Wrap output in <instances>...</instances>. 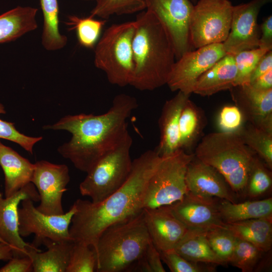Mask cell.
Returning <instances> with one entry per match:
<instances>
[{
    "instance_id": "cell-15",
    "label": "cell",
    "mask_w": 272,
    "mask_h": 272,
    "mask_svg": "<svg viewBox=\"0 0 272 272\" xmlns=\"http://www.w3.org/2000/svg\"><path fill=\"white\" fill-rule=\"evenodd\" d=\"M26 198L34 202L40 200L39 193L32 182L9 197H4L0 191V242L13 248V257L27 256L28 249L32 245L25 242L18 231L19 205Z\"/></svg>"
},
{
    "instance_id": "cell-17",
    "label": "cell",
    "mask_w": 272,
    "mask_h": 272,
    "mask_svg": "<svg viewBox=\"0 0 272 272\" xmlns=\"http://www.w3.org/2000/svg\"><path fill=\"white\" fill-rule=\"evenodd\" d=\"M230 91L244 120L272 133V89L260 90L248 83L234 86Z\"/></svg>"
},
{
    "instance_id": "cell-40",
    "label": "cell",
    "mask_w": 272,
    "mask_h": 272,
    "mask_svg": "<svg viewBox=\"0 0 272 272\" xmlns=\"http://www.w3.org/2000/svg\"><path fill=\"white\" fill-rule=\"evenodd\" d=\"M159 251L151 241L143 255L128 271L165 272Z\"/></svg>"
},
{
    "instance_id": "cell-46",
    "label": "cell",
    "mask_w": 272,
    "mask_h": 272,
    "mask_svg": "<svg viewBox=\"0 0 272 272\" xmlns=\"http://www.w3.org/2000/svg\"><path fill=\"white\" fill-rule=\"evenodd\" d=\"M13 257V248L7 244L0 242V260H9Z\"/></svg>"
},
{
    "instance_id": "cell-20",
    "label": "cell",
    "mask_w": 272,
    "mask_h": 272,
    "mask_svg": "<svg viewBox=\"0 0 272 272\" xmlns=\"http://www.w3.org/2000/svg\"><path fill=\"white\" fill-rule=\"evenodd\" d=\"M190 95L181 91L165 103L159 119L160 141L154 150L162 158L180 149L179 125L180 114Z\"/></svg>"
},
{
    "instance_id": "cell-4",
    "label": "cell",
    "mask_w": 272,
    "mask_h": 272,
    "mask_svg": "<svg viewBox=\"0 0 272 272\" xmlns=\"http://www.w3.org/2000/svg\"><path fill=\"white\" fill-rule=\"evenodd\" d=\"M151 241L143 211L111 225L102 233L98 240L95 250L97 271H128L143 255Z\"/></svg>"
},
{
    "instance_id": "cell-5",
    "label": "cell",
    "mask_w": 272,
    "mask_h": 272,
    "mask_svg": "<svg viewBox=\"0 0 272 272\" xmlns=\"http://www.w3.org/2000/svg\"><path fill=\"white\" fill-rule=\"evenodd\" d=\"M196 158L215 168L233 191L246 189L256 154L236 131H221L204 136L195 149Z\"/></svg>"
},
{
    "instance_id": "cell-36",
    "label": "cell",
    "mask_w": 272,
    "mask_h": 272,
    "mask_svg": "<svg viewBox=\"0 0 272 272\" xmlns=\"http://www.w3.org/2000/svg\"><path fill=\"white\" fill-rule=\"evenodd\" d=\"M267 51L257 47L234 54L237 70L234 86L249 83L251 74L257 63Z\"/></svg>"
},
{
    "instance_id": "cell-37",
    "label": "cell",
    "mask_w": 272,
    "mask_h": 272,
    "mask_svg": "<svg viewBox=\"0 0 272 272\" xmlns=\"http://www.w3.org/2000/svg\"><path fill=\"white\" fill-rule=\"evenodd\" d=\"M267 167L256 155L251 167L246 187L250 197L261 195L271 187V175Z\"/></svg>"
},
{
    "instance_id": "cell-44",
    "label": "cell",
    "mask_w": 272,
    "mask_h": 272,
    "mask_svg": "<svg viewBox=\"0 0 272 272\" xmlns=\"http://www.w3.org/2000/svg\"><path fill=\"white\" fill-rule=\"evenodd\" d=\"M270 69H272L271 50L267 51L260 59L251 74L249 83Z\"/></svg>"
},
{
    "instance_id": "cell-3",
    "label": "cell",
    "mask_w": 272,
    "mask_h": 272,
    "mask_svg": "<svg viewBox=\"0 0 272 272\" xmlns=\"http://www.w3.org/2000/svg\"><path fill=\"white\" fill-rule=\"evenodd\" d=\"M146 10L135 20L134 72L130 85L140 91H153L167 84L175 54L166 28L151 11Z\"/></svg>"
},
{
    "instance_id": "cell-16",
    "label": "cell",
    "mask_w": 272,
    "mask_h": 272,
    "mask_svg": "<svg viewBox=\"0 0 272 272\" xmlns=\"http://www.w3.org/2000/svg\"><path fill=\"white\" fill-rule=\"evenodd\" d=\"M168 206L189 229L207 231L224 226L214 197L201 196L188 191L181 200Z\"/></svg>"
},
{
    "instance_id": "cell-6",
    "label": "cell",
    "mask_w": 272,
    "mask_h": 272,
    "mask_svg": "<svg viewBox=\"0 0 272 272\" xmlns=\"http://www.w3.org/2000/svg\"><path fill=\"white\" fill-rule=\"evenodd\" d=\"M135 21L114 24L107 28L95 46L94 64L103 71L110 83L130 85L134 63L132 43Z\"/></svg>"
},
{
    "instance_id": "cell-26",
    "label": "cell",
    "mask_w": 272,
    "mask_h": 272,
    "mask_svg": "<svg viewBox=\"0 0 272 272\" xmlns=\"http://www.w3.org/2000/svg\"><path fill=\"white\" fill-rule=\"evenodd\" d=\"M218 210L225 223L261 218L272 219V198L240 203L223 199L218 203Z\"/></svg>"
},
{
    "instance_id": "cell-13",
    "label": "cell",
    "mask_w": 272,
    "mask_h": 272,
    "mask_svg": "<svg viewBox=\"0 0 272 272\" xmlns=\"http://www.w3.org/2000/svg\"><path fill=\"white\" fill-rule=\"evenodd\" d=\"M34 164L31 182L39 195L40 202L36 208L47 215L64 214L62 198L70 181L68 167L45 160L38 161Z\"/></svg>"
},
{
    "instance_id": "cell-30",
    "label": "cell",
    "mask_w": 272,
    "mask_h": 272,
    "mask_svg": "<svg viewBox=\"0 0 272 272\" xmlns=\"http://www.w3.org/2000/svg\"><path fill=\"white\" fill-rule=\"evenodd\" d=\"M244 144L258 156L269 169L272 168V133L250 123L236 131Z\"/></svg>"
},
{
    "instance_id": "cell-24",
    "label": "cell",
    "mask_w": 272,
    "mask_h": 272,
    "mask_svg": "<svg viewBox=\"0 0 272 272\" xmlns=\"http://www.w3.org/2000/svg\"><path fill=\"white\" fill-rule=\"evenodd\" d=\"M38 9L17 7L0 15V44L14 41L37 28Z\"/></svg>"
},
{
    "instance_id": "cell-21",
    "label": "cell",
    "mask_w": 272,
    "mask_h": 272,
    "mask_svg": "<svg viewBox=\"0 0 272 272\" xmlns=\"http://www.w3.org/2000/svg\"><path fill=\"white\" fill-rule=\"evenodd\" d=\"M0 166L5 176V196H11L31 179L35 164L0 141Z\"/></svg>"
},
{
    "instance_id": "cell-39",
    "label": "cell",
    "mask_w": 272,
    "mask_h": 272,
    "mask_svg": "<svg viewBox=\"0 0 272 272\" xmlns=\"http://www.w3.org/2000/svg\"><path fill=\"white\" fill-rule=\"evenodd\" d=\"M162 260L172 272L213 271L214 268L190 261L177 253L174 249L159 251Z\"/></svg>"
},
{
    "instance_id": "cell-27",
    "label": "cell",
    "mask_w": 272,
    "mask_h": 272,
    "mask_svg": "<svg viewBox=\"0 0 272 272\" xmlns=\"http://www.w3.org/2000/svg\"><path fill=\"white\" fill-rule=\"evenodd\" d=\"M206 232L189 229L175 246L174 250L191 262L223 264L210 247Z\"/></svg>"
},
{
    "instance_id": "cell-19",
    "label": "cell",
    "mask_w": 272,
    "mask_h": 272,
    "mask_svg": "<svg viewBox=\"0 0 272 272\" xmlns=\"http://www.w3.org/2000/svg\"><path fill=\"white\" fill-rule=\"evenodd\" d=\"M188 191L208 197H218L234 202L230 186L214 167L195 158L189 163L185 174Z\"/></svg>"
},
{
    "instance_id": "cell-32",
    "label": "cell",
    "mask_w": 272,
    "mask_h": 272,
    "mask_svg": "<svg viewBox=\"0 0 272 272\" xmlns=\"http://www.w3.org/2000/svg\"><path fill=\"white\" fill-rule=\"evenodd\" d=\"M95 1L96 5L90 16L103 20H107L114 15L132 14L146 9V0Z\"/></svg>"
},
{
    "instance_id": "cell-29",
    "label": "cell",
    "mask_w": 272,
    "mask_h": 272,
    "mask_svg": "<svg viewBox=\"0 0 272 272\" xmlns=\"http://www.w3.org/2000/svg\"><path fill=\"white\" fill-rule=\"evenodd\" d=\"M43 17L41 42L45 49L54 51L64 47L67 37L59 28V6L57 0H39Z\"/></svg>"
},
{
    "instance_id": "cell-2",
    "label": "cell",
    "mask_w": 272,
    "mask_h": 272,
    "mask_svg": "<svg viewBox=\"0 0 272 272\" xmlns=\"http://www.w3.org/2000/svg\"><path fill=\"white\" fill-rule=\"evenodd\" d=\"M138 106L134 97L120 94L115 96L105 113L69 115L43 128L66 130L72 134L71 140L58 148V152L77 169L87 173L128 132L127 119Z\"/></svg>"
},
{
    "instance_id": "cell-28",
    "label": "cell",
    "mask_w": 272,
    "mask_h": 272,
    "mask_svg": "<svg viewBox=\"0 0 272 272\" xmlns=\"http://www.w3.org/2000/svg\"><path fill=\"white\" fill-rule=\"evenodd\" d=\"M205 124L206 118L201 110L188 99L179 119L180 149L186 152L190 150L200 136Z\"/></svg>"
},
{
    "instance_id": "cell-9",
    "label": "cell",
    "mask_w": 272,
    "mask_h": 272,
    "mask_svg": "<svg viewBox=\"0 0 272 272\" xmlns=\"http://www.w3.org/2000/svg\"><path fill=\"white\" fill-rule=\"evenodd\" d=\"M233 6L229 0H198L189 21L193 49L223 43L230 32Z\"/></svg>"
},
{
    "instance_id": "cell-11",
    "label": "cell",
    "mask_w": 272,
    "mask_h": 272,
    "mask_svg": "<svg viewBox=\"0 0 272 272\" xmlns=\"http://www.w3.org/2000/svg\"><path fill=\"white\" fill-rule=\"evenodd\" d=\"M227 54L223 43L185 52L173 64L167 85L173 92L181 91L190 95L201 75Z\"/></svg>"
},
{
    "instance_id": "cell-41",
    "label": "cell",
    "mask_w": 272,
    "mask_h": 272,
    "mask_svg": "<svg viewBox=\"0 0 272 272\" xmlns=\"http://www.w3.org/2000/svg\"><path fill=\"white\" fill-rule=\"evenodd\" d=\"M244 120L242 113L237 106L226 105L220 111L218 121L221 131L233 132L243 125Z\"/></svg>"
},
{
    "instance_id": "cell-25",
    "label": "cell",
    "mask_w": 272,
    "mask_h": 272,
    "mask_svg": "<svg viewBox=\"0 0 272 272\" xmlns=\"http://www.w3.org/2000/svg\"><path fill=\"white\" fill-rule=\"evenodd\" d=\"M224 227L236 238L251 243L263 252L271 248L272 219L261 218L225 223Z\"/></svg>"
},
{
    "instance_id": "cell-7",
    "label": "cell",
    "mask_w": 272,
    "mask_h": 272,
    "mask_svg": "<svg viewBox=\"0 0 272 272\" xmlns=\"http://www.w3.org/2000/svg\"><path fill=\"white\" fill-rule=\"evenodd\" d=\"M132 139L128 132L112 150L102 157L80 184L83 196L100 202L117 190L128 178L132 168L130 150Z\"/></svg>"
},
{
    "instance_id": "cell-47",
    "label": "cell",
    "mask_w": 272,
    "mask_h": 272,
    "mask_svg": "<svg viewBox=\"0 0 272 272\" xmlns=\"http://www.w3.org/2000/svg\"><path fill=\"white\" fill-rule=\"evenodd\" d=\"M190 1L191 2V3H192L194 5H195L196 4V3L197 2V1H198V0H190Z\"/></svg>"
},
{
    "instance_id": "cell-14",
    "label": "cell",
    "mask_w": 272,
    "mask_h": 272,
    "mask_svg": "<svg viewBox=\"0 0 272 272\" xmlns=\"http://www.w3.org/2000/svg\"><path fill=\"white\" fill-rule=\"evenodd\" d=\"M271 0H251L233 6L231 27L223 43L228 54L258 47L260 30L257 18L261 8Z\"/></svg>"
},
{
    "instance_id": "cell-8",
    "label": "cell",
    "mask_w": 272,
    "mask_h": 272,
    "mask_svg": "<svg viewBox=\"0 0 272 272\" xmlns=\"http://www.w3.org/2000/svg\"><path fill=\"white\" fill-rule=\"evenodd\" d=\"M194 157V153L179 149L163 158L148 182L144 209L170 206L183 198L188 192L187 168Z\"/></svg>"
},
{
    "instance_id": "cell-42",
    "label": "cell",
    "mask_w": 272,
    "mask_h": 272,
    "mask_svg": "<svg viewBox=\"0 0 272 272\" xmlns=\"http://www.w3.org/2000/svg\"><path fill=\"white\" fill-rule=\"evenodd\" d=\"M32 262L28 256L13 257L9 261L0 268V272H31Z\"/></svg>"
},
{
    "instance_id": "cell-18",
    "label": "cell",
    "mask_w": 272,
    "mask_h": 272,
    "mask_svg": "<svg viewBox=\"0 0 272 272\" xmlns=\"http://www.w3.org/2000/svg\"><path fill=\"white\" fill-rule=\"evenodd\" d=\"M143 216L151 239L159 251L174 249L189 230L168 206L144 209Z\"/></svg>"
},
{
    "instance_id": "cell-10",
    "label": "cell",
    "mask_w": 272,
    "mask_h": 272,
    "mask_svg": "<svg viewBox=\"0 0 272 272\" xmlns=\"http://www.w3.org/2000/svg\"><path fill=\"white\" fill-rule=\"evenodd\" d=\"M21 202L22 207L18 209V231L22 237L34 234L35 238L32 244L35 247L46 241H72L69 228L76 212L74 203L66 213L49 215L38 211L30 198L25 199Z\"/></svg>"
},
{
    "instance_id": "cell-35",
    "label": "cell",
    "mask_w": 272,
    "mask_h": 272,
    "mask_svg": "<svg viewBox=\"0 0 272 272\" xmlns=\"http://www.w3.org/2000/svg\"><path fill=\"white\" fill-rule=\"evenodd\" d=\"M206 235L210 247L223 264L229 262L235 247L236 237L224 227L207 231Z\"/></svg>"
},
{
    "instance_id": "cell-31",
    "label": "cell",
    "mask_w": 272,
    "mask_h": 272,
    "mask_svg": "<svg viewBox=\"0 0 272 272\" xmlns=\"http://www.w3.org/2000/svg\"><path fill=\"white\" fill-rule=\"evenodd\" d=\"M90 16L80 17L75 15L68 17L66 23L69 30H75L79 44L87 48H93L99 40L106 20H98Z\"/></svg>"
},
{
    "instance_id": "cell-45",
    "label": "cell",
    "mask_w": 272,
    "mask_h": 272,
    "mask_svg": "<svg viewBox=\"0 0 272 272\" xmlns=\"http://www.w3.org/2000/svg\"><path fill=\"white\" fill-rule=\"evenodd\" d=\"M249 84L254 88L260 90L272 89V69L268 70Z\"/></svg>"
},
{
    "instance_id": "cell-12",
    "label": "cell",
    "mask_w": 272,
    "mask_h": 272,
    "mask_svg": "<svg viewBox=\"0 0 272 272\" xmlns=\"http://www.w3.org/2000/svg\"><path fill=\"white\" fill-rule=\"evenodd\" d=\"M146 9L162 23L172 41L175 58L194 50L189 35V21L194 5L190 0H146Z\"/></svg>"
},
{
    "instance_id": "cell-33",
    "label": "cell",
    "mask_w": 272,
    "mask_h": 272,
    "mask_svg": "<svg viewBox=\"0 0 272 272\" xmlns=\"http://www.w3.org/2000/svg\"><path fill=\"white\" fill-rule=\"evenodd\" d=\"M262 252L251 243L236 237L235 247L229 262L242 272H251L259 262Z\"/></svg>"
},
{
    "instance_id": "cell-34",
    "label": "cell",
    "mask_w": 272,
    "mask_h": 272,
    "mask_svg": "<svg viewBox=\"0 0 272 272\" xmlns=\"http://www.w3.org/2000/svg\"><path fill=\"white\" fill-rule=\"evenodd\" d=\"M66 272L97 271L94 249L84 243L74 242Z\"/></svg>"
},
{
    "instance_id": "cell-22",
    "label": "cell",
    "mask_w": 272,
    "mask_h": 272,
    "mask_svg": "<svg viewBox=\"0 0 272 272\" xmlns=\"http://www.w3.org/2000/svg\"><path fill=\"white\" fill-rule=\"evenodd\" d=\"M237 70L234 55L227 54L197 80L193 92L201 96H210L234 87Z\"/></svg>"
},
{
    "instance_id": "cell-48",
    "label": "cell",
    "mask_w": 272,
    "mask_h": 272,
    "mask_svg": "<svg viewBox=\"0 0 272 272\" xmlns=\"http://www.w3.org/2000/svg\"><path fill=\"white\" fill-rule=\"evenodd\" d=\"M84 1H95V0H84Z\"/></svg>"
},
{
    "instance_id": "cell-38",
    "label": "cell",
    "mask_w": 272,
    "mask_h": 272,
    "mask_svg": "<svg viewBox=\"0 0 272 272\" xmlns=\"http://www.w3.org/2000/svg\"><path fill=\"white\" fill-rule=\"evenodd\" d=\"M6 113L4 105L0 103V114ZM0 139L12 141L19 145L29 153L33 154V148L36 143L42 140V137H29L21 133L14 123L0 118Z\"/></svg>"
},
{
    "instance_id": "cell-1",
    "label": "cell",
    "mask_w": 272,
    "mask_h": 272,
    "mask_svg": "<svg viewBox=\"0 0 272 272\" xmlns=\"http://www.w3.org/2000/svg\"><path fill=\"white\" fill-rule=\"evenodd\" d=\"M163 158L155 150H148L132 160L126 181L104 200L98 203L76 200V212L69 228L72 240L89 245L95 251L107 227L141 213L148 182Z\"/></svg>"
},
{
    "instance_id": "cell-43",
    "label": "cell",
    "mask_w": 272,
    "mask_h": 272,
    "mask_svg": "<svg viewBox=\"0 0 272 272\" xmlns=\"http://www.w3.org/2000/svg\"><path fill=\"white\" fill-rule=\"evenodd\" d=\"M260 37L258 47L267 50L272 49V16L269 15L263 19L259 25Z\"/></svg>"
},
{
    "instance_id": "cell-23",
    "label": "cell",
    "mask_w": 272,
    "mask_h": 272,
    "mask_svg": "<svg viewBox=\"0 0 272 272\" xmlns=\"http://www.w3.org/2000/svg\"><path fill=\"white\" fill-rule=\"evenodd\" d=\"M74 243L73 241H46L43 244L47 250L44 252H41L31 244L27 255L32 260L33 271L66 272Z\"/></svg>"
}]
</instances>
